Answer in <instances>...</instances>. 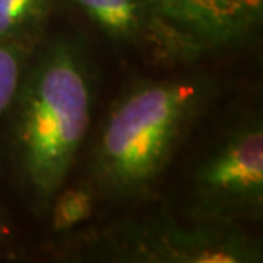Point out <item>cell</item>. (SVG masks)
Here are the masks:
<instances>
[{"label": "cell", "instance_id": "1", "mask_svg": "<svg viewBox=\"0 0 263 263\" xmlns=\"http://www.w3.org/2000/svg\"><path fill=\"white\" fill-rule=\"evenodd\" d=\"M95 84L79 38L44 35L32 48L10 104V145L18 183L32 212L47 214L89 132Z\"/></svg>", "mask_w": 263, "mask_h": 263}, {"label": "cell", "instance_id": "2", "mask_svg": "<svg viewBox=\"0 0 263 263\" xmlns=\"http://www.w3.org/2000/svg\"><path fill=\"white\" fill-rule=\"evenodd\" d=\"M222 94L208 73L148 78L116 100L97 138L89 186L111 202L149 195L180 148Z\"/></svg>", "mask_w": 263, "mask_h": 263}, {"label": "cell", "instance_id": "3", "mask_svg": "<svg viewBox=\"0 0 263 263\" xmlns=\"http://www.w3.org/2000/svg\"><path fill=\"white\" fill-rule=\"evenodd\" d=\"M75 256L114 263H256L262 245L241 226L181 222L164 212L127 216L88 233Z\"/></svg>", "mask_w": 263, "mask_h": 263}, {"label": "cell", "instance_id": "4", "mask_svg": "<svg viewBox=\"0 0 263 263\" xmlns=\"http://www.w3.org/2000/svg\"><path fill=\"white\" fill-rule=\"evenodd\" d=\"M184 215L241 226L263 215V119L250 110L227 124L195 162Z\"/></svg>", "mask_w": 263, "mask_h": 263}, {"label": "cell", "instance_id": "5", "mask_svg": "<svg viewBox=\"0 0 263 263\" xmlns=\"http://www.w3.org/2000/svg\"><path fill=\"white\" fill-rule=\"evenodd\" d=\"M189 65L240 47L263 24V0H148Z\"/></svg>", "mask_w": 263, "mask_h": 263}, {"label": "cell", "instance_id": "6", "mask_svg": "<svg viewBox=\"0 0 263 263\" xmlns=\"http://www.w3.org/2000/svg\"><path fill=\"white\" fill-rule=\"evenodd\" d=\"M59 6L78 13L117 46L146 53L164 65H189L148 0H57Z\"/></svg>", "mask_w": 263, "mask_h": 263}, {"label": "cell", "instance_id": "7", "mask_svg": "<svg viewBox=\"0 0 263 263\" xmlns=\"http://www.w3.org/2000/svg\"><path fill=\"white\" fill-rule=\"evenodd\" d=\"M56 9L57 0H0V43L35 46Z\"/></svg>", "mask_w": 263, "mask_h": 263}, {"label": "cell", "instance_id": "8", "mask_svg": "<svg viewBox=\"0 0 263 263\" xmlns=\"http://www.w3.org/2000/svg\"><path fill=\"white\" fill-rule=\"evenodd\" d=\"M95 197L94 189L89 184L63 186L48 206L47 215L50 216L51 228L56 233H69L86 222L94 212Z\"/></svg>", "mask_w": 263, "mask_h": 263}, {"label": "cell", "instance_id": "9", "mask_svg": "<svg viewBox=\"0 0 263 263\" xmlns=\"http://www.w3.org/2000/svg\"><path fill=\"white\" fill-rule=\"evenodd\" d=\"M34 47L22 43H0V120L9 111Z\"/></svg>", "mask_w": 263, "mask_h": 263}, {"label": "cell", "instance_id": "10", "mask_svg": "<svg viewBox=\"0 0 263 263\" xmlns=\"http://www.w3.org/2000/svg\"><path fill=\"white\" fill-rule=\"evenodd\" d=\"M5 235H6V228H5L3 222H2V219H0V241L5 238Z\"/></svg>", "mask_w": 263, "mask_h": 263}]
</instances>
